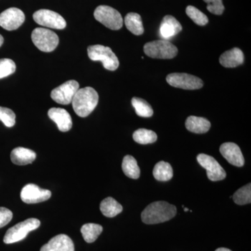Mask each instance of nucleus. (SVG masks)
Returning a JSON list of instances; mask_svg holds the SVG:
<instances>
[{"label": "nucleus", "mask_w": 251, "mask_h": 251, "mask_svg": "<svg viewBox=\"0 0 251 251\" xmlns=\"http://www.w3.org/2000/svg\"><path fill=\"white\" fill-rule=\"evenodd\" d=\"M176 214V206L165 201H157L149 204L144 209L141 219L145 224H158L170 221Z\"/></svg>", "instance_id": "f257e3e1"}, {"label": "nucleus", "mask_w": 251, "mask_h": 251, "mask_svg": "<svg viewBox=\"0 0 251 251\" xmlns=\"http://www.w3.org/2000/svg\"><path fill=\"white\" fill-rule=\"evenodd\" d=\"M73 108L80 117L90 115L99 103V94L90 87L79 89L72 100Z\"/></svg>", "instance_id": "f03ea898"}, {"label": "nucleus", "mask_w": 251, "mask_h": 251, "mask_svg": "<svg viewBox=\"0 0 251 251\" xmlns=\"http://www.w3.org/2000/svg\"><path fill=\"white\" fill-rule=\"evenodd\" d=\"M87 53L91 60L94 62H101L104 68L107 70H117L120 65V62L116 54L112 52L110 48L102 45L89 46Z\"/></svg>", "instance_id": "7ed1b4c3"}, {"label": "nucleus", "mask_w": 251, "mask_h": 251, "mask_svg": "<svg viewBox=\"0 0 251 251\" xmlns=\"http://www.w3.org/2000/svg\"><path fill=\"white\" fill-rule=\"evenodd\" d=\"M144 52L154 59H173L178 53V49L168 40H156L147 43L144 46Z\"/></svg>", "instance_id": "20e7f679"}, {"label": "nucleus", "mask_w": 251, "mask_h": 251, "mask_svg": "<svg viewBox=\"0 0 251 251\" xmlns=\"http://www.w3.org/2000/svg\"><path fill=\"white\" fill-rule=\"evenodd\" d=\"M31 40L38 49L46 52L54 50L59 44V37L56 33L42 27L36 28L33 30Z\"/></svg>", "instance_id": "39448f33"}, {"label": "nucleus", "mask_w": 251, "mask_h": 251, "mask_svg": "<svg viewBox=\"0 0 251 251\" xmlns=\"http://www.w3.org/2000/svg\"><path fill=\"white\" fill-rule=\"evenodd\" d=\"M94 18L99 23L112 30H118L123 26V18L116 9L109 6L100 5L95 9Z\"/></svg>", "instance_id": "423d86ee"}, {"label": "nucleus", "mask_w": 251, "mask_h": 251, "mask_svg": "<svg viewBox=\"0 0 251 251\" xmlns=\"http://www.w3.org/2000/svg\"><path fill=\"white\" fill-rule=\"evenodd\" d=\"M40 225V221L36 219H29L19 223L8 229L4 237V242L10 244L20 242L27 237L31 231L37 229Z\"/></svg>", "instance_id": "0eeeda50"}, {"label": "nucleus", "mask_w": 251, "mask_h": 251, "mask_svg": "<svg viewBox=\"0 0 251 251\" xmlns=\"http://www.w3.org/2000/svg\"><path fill=\"white\" fill-rule=\"evenodd\" d=\"M170 85L183 90H199L203 87V81L198 77L184 73H173L166 77Z\"/></svg>", "instance_id": "6e6552de"}, {"label": "nucleus", "mask_w": 251, "mask_h": 251, "mask_svg": "<svg viewBox=\"0 0 251 251\" xmlns=\"http://www.w3.org/2000/svg\"><path fill=\"white\" fill-rule=\"evenodd\" d=\"M33 18L37 24L52 29H63L67 26L64 18L50 10H39L33 15Z\"/></svg>", "instance_id": "1a4fd4ad"}, {"label": "nucleus", "mask_w": 251, "mask_h": 251, "mask_svg": "<svg viewBox=\"0 0 251 251\" xmlns=\"http://www.w3.org/2000/svg\"><path fill=\"white\" fill-rule=\"evenodd\" d=\"M197 160L199 164L206 170L208 178L211 181H221L227 176L224 168L214 157L205 153H200L198 155Z\"/></svg>", "instance_id": "9d476101"}, {"label": "nucleus", "mask_w": 251, "mask_h": 251, "mask_svg": "<svg viewBox=\"0 0 251 251\" xmlns=\"http://www.w3.org/2000/svg\"><path fill=\"white\" fill-rule=\"evenodd\" d=\"M79 87V83L77 81H67L51 92V98L56 103L69 105L72 103L74 96L80 89Z\"/></svg>", "instance_id": "9b49d317"}, {"label": "nucleus", "mask_w": 251, "mask_h": 251, "mask_svg": "<svg viewBox=\"0 0 251 251\" xmlns=\"http://www.w3.org/2000/svg\"><path fill=\"white\" fill-rule=\"evenodd\" d=\"M24 13L18 8H9L0 14V26L8 31L16 30L25 22Z\"/></svg>", "instance_id": "f8f14e48"}, {"label": "nucleus", "mask_w": 251, "mask_h": 251, "mask_svg": "<svg viewBox=\"0 0 251 251\" xmlns=\"http://www.w3.org/2000/svg\"><path fill=\"white\" fill-rule=\"evenodd\" d=\"M51 197L49 190L43 189L36 184H29L23 187L21 198L23 202L27 204H36L48 201Z\"/></svg>", "instance_id": "ddd939ff"}, {"label": "nucleus", "mask_w": 251, "mask_h": 251, "mask_svg": "<svg viewBox=\"0 0 251 251\" xmlns=\"http://www.w3.org/2000/svg\"><path fill=\"white\" fill-rule=\"evenodd\" d=\"M220 152L223 156L234 166L242 167L244 165V158L241 149L237 144L226 143L220 147Z\"/></svg>", "instance_id": "4468645a"}, {"label": "nucleus", "mask_w": 251, "mask_h": 251, "mask_svg": "<svg viewBox=\"0 0 251 251\" xmlns=\"http://www.w3.org/2000/svg\"><path fill=\"white\" fill-rule=\"evenodd\" d=\"M40 251H75L74 242L69 236L58 234L43 246Z\"/></svg>", "instance_id": "2eb2a0df"}, {"label": "nucleus", "mask_w": 251, "mask_h": 251, "mask_svg": "<svg viewBox=\"0 0 251 251\" xmlns=\"http://www.w3.org/2000/svg\"><path fill=\"white\" fill-rule=\"evenodd\" d=\"M48 115L57 125L59 130L67 132L72 128V119L70 114L63 108H52L50 109Z\"/></svg>", "instance_id": "dca6fc26"}, {"label": "nucleus", "mask_w": 251, "mask_h": 251, "mask_svg": "<svg viewBox=\"0 0 251 251\" xmlns=\"http://www.w3.org/2000/svg\"><path fill=\"white\" fill-rule=\"evenodd\" d=\"M182 30V26L179 21L171 15L165 16L160 25L159 33L164 40H168Z\"/></svg>", "instance_id": "f3484780"}, {"label": "nucleus", "mask_w": 251, "mask_h": 251, "mask_svg": "<svg viewBox=\"0 0 251 251\" xmlns=\"http://www.w3.org/2000/svg\"><path fill=\"white\" fill-rule=\"evenodd\" d=\"M244 62V55L242 50L238 48L229 50L221 54L219 62L226 68H235L242 65Z\"/></svg>", "instance_id": "a211bd4d"}, {"label": "nucleus", "mask_w": 251, "mask_h": 251, "mask_svg": "<svg viewBox=\"0 0 251 251\" xmlns=\"http://www.w3.org/2000/svg\"><path fill=\"white\" fill-rule=\"evenodd\" d=\"M36 154L32 150L24 148L14 149L11 153V161L18 166L30 164L36 159Z\"/></svg>", "instance_id": "6ab92c4d"}, {"label": "nucleus", "mask_w": 251, "mask_h": 251, "mask_svg": "<svg viewBox=\"0 0 251 251\" xmlns=\"http://www.w3.org/2000/svg\"><path fill=\"white\" fill-rule=\"evenodd\" d=\"M186 128L192 133L202 134L209 131L211 123L204 117L190 116L186 120Z\"/></svg>", "instance_id": "aec40b11"}, {"label": "nucleus", "mask_w": 251, "mask_h": 251, "mask_svg": "<svg viewBox=\"0 0 251 251\" xmlns=\"http://www.w3.org/2000/svg\"><path fill=\"white\" fill-rule=\"evenodd\" d=\"M100 209L104 216L108 218H113L122 212L123 207L114 198L108 197L100 202Z\"/></svg>", "instance_id": "412c9836"}, {"label": "nucleus", "mask_w": 251, "mask_h": 251, "mask_svg": "<svg viewBox=\"0 0 251 251\" xmlns=\"http://www.w3.org/2000/svg\"><path fill=\"white\" fill-rule=\"evenodd\" d=\"M126 27L135 35H142L144 33L141 16L136 13H128L125 19Z\"/></svg>", "instance_id": "4be33fe9"}, {"label": "nucleus", "mask_w": 251, "mask_h": 251, "mask_svg": "<svg viewBox=\"0 0 251 251\" xmlns=\"http://www.w3.org/2000/svg\"><path fill=\"white\" fill-rule=\"evenodd\" d=\"M122 171L130 179H137L140 177V170L136 160L133 156L127 155L122 162Z\"/></svg>", "instance_id": "5701e85b"}, {"label": "nucleus", "mask_w": 251, "mask_h": 251, "mask_svg": "<svg viewBox=\"0 0 251 251\" xmlns=\"http://www.w3.org/2000/svg\"><path fill=\"white\" fill-rule=\"evenodd\" d=\"M153 175L158 181H167L173 176V170L170 163L160 161L155 165L153 170Z\"/></svg>", "instance_id": "b1692460"}, {"label": "nucleus", "mask_w": 251, "mask_h": 251, "mask_svg": "<svg viewBox=\"0 0 251 251\" xmlns=\"http://www.w3.org/2000/svg\"><path fill=\"white\" fill-rule=\"evenodd\" d=\"M81 233L86 242L93 243L103 232V227L96 224H87L81 227Z\"/></svg>", "instance_id": "393cba45"}, {"label": "nucleus", "mask_w": 251, "mask_h": 251, "mask_svg": "<svg viewBox=\"0 0 251 251\" xmlns=\"http://www.w3.org/2000/svg\"><path fill=\"white\" fill-rule=\"evenodd\" d=\"M132 105L135 108L137 115L141 117L152 116L153 110L150 104L146 100L138 97H133L131 100Z\"/></svg>", "instance_id": "a878e982"}, {"label": "nucleus", "mask_w": 251, "mask_h": 251, "mask_svg": "<svg viewBox=\"0 0 251 251\" xmlns=\"http://www.w3.org/2000/svg\"><path fill=\"white\" fill-rule=\"evenodd\" d=\"M133 138L137 143L140 145H148L156 141L157 135L153 130L140 128L133 133Z\"/></svg>", "instance_id": "bb28decb"}, {"label": "nucleus", "mask_w": 251, "mask_h": 251, "mask_svg": "<svg viewBox=\"0 0 251 251\" xmlns=\"http://www.w3.org/2000/svg\"><path fill=\"white\" fill-rule=\"evenodd\" d=\"M234 202L239 205L250 204L251 202V183L237 190L233 196Z\"/></svg>", "instance_id": "cd10ccee"}, {"label": "nucleus", "mask_w": 251, "mask_h": 251, "mask_svg": "<svg viewBox=\"0 0 251 251\" xmlns=\"http://www.w3.org/2000/svg\"><path fill=\"white\" fill-rule=\"evenodd\" d=\"M186 13L188 17L198 25L204 26L209 23L207 16L195 6H188L186 9Z\"/></svg>", "instance_id": "c85d7f7f"}, {"label": "nucleus", "mask_w": 251, "mask_h": 251, "mask_svg": "<svg viewBox=\"0 0 251 251\" xmlns=\"http://www.w3.org/2000/svg\"><path fill=\"white\" fill-rule=\"evenodd\" d=\"M16 69V65L14 61L10 59H0V79L14 74Z\"/></svg>", "instance_id": "c756f323"}, {"label": "nucleus", "mask_w": 251, "mask_h": 251, "mask_svg": "<svg viewBox=\"0 0 251 251\" xmlns=\"http://www.w3.org/2000/svg\"><path fill=\"white\" fill-rule=\"evenodd\" d=\"M0 120L6 127L11 128L16 124V114L11 109L0 107Z\"/></svg>", "instance_id": "7c9ffc66"}, {"label": "nucleus", "mask_w": 251, "mask_h": 251, "mask_svg": "<svg viewBox=\"0 0 251 251\" xmlns=\"http://www.w3.org/2000/svg\"><path fill=\"white\" fill-rule=\"evenodd\" d=\"M207 4L206 9L211 14L221 16L225 10V6L223 4V0H203Z\"/></svg>", "instance_id": "2f4dec72"}, {"label": "nucleus", "mask_w": 251, "mask_h": 251, "mask_svg": "<svg viewBox=\"0 0 251 251\" xmlns=\"http://www.w3.org/2000/svg\"><path fill=\"white\" fill-rule=\"evenodd\" d=\"M12 219V211L7 208L0 207V228L6 226Z\"/></svg>", "instance_id": "473e14b6"}, {"label": "nucleus", "mask_w": 251, "mask_h": 251, "mask_svg": "<svg viewBox=\"0 0 251 251\" xmlns=\"http://www.w3.org/2000/svg\"><path fill=\"white\" fill-rule=\"evenodd\" d=\"M215 251H232L229 250L228 249H226V248H219V249H216Z\"/></svg>", "instance_id": "72a5a7b5"}, {"label": "nucleus", "mask_w": 251, "mask_h": 251, "mask_svg": "<svg viewBox=\"0 0 251 251\" xmlns=\"http://www.w3.org/2000/svg\"><path fill=\"white\" fill-rule=\"evenodd\" d=\"M3 43H4V38L0 34V47L2 46Z\"/></svg>", "instance_id": "f704fd0d"}, {"label": "nucleus", "mask_w": 251, "mask_h": 251, "mask_svg": "<svg viewBox=\"0 0 251 251\" xmlns=\"http://www.w3.org/2000/svg\"><path fill=\"white\" fill-rule=\"evenodd\" d=\"M183 207H184L185 211H188V210H189V209H188V208H185L184 206H183Z\"/></svg>", "instance_id": "c9c22d12"}]
</instances>
